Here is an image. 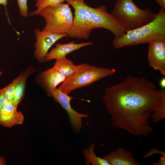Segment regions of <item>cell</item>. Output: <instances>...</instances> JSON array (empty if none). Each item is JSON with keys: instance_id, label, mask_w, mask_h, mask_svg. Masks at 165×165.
<instances>
[{"instance_id": "obj_1", "label": "cell", "mask_w": 165, "mask_h": 165, "mask_svg": "<svg viewBox=\"0 0 165 165\" xmlns=\"http://www.w3.org/2000/svg\"><path fill=\"white\" fill-rule=\"evenodd\" d=\"M144 77L128 75L122 82L105 89V107L112 124L138 136L147 137L153 130L149 123L163 90Z\"/></svg>"}, {"instance_id": "obj_2", "label": "cell", "mask_w": 165, "mask_h": 165, "mask_svg": "<svg viewBox=\"0 0 165 165\" xmlns=\"http://www.w3.org/2000/svg\"><path fill=\"white\" fill-rule=\"evenodd\" d=\"M74 9L72 26L67 36L77 39H88L92 30L106 29L115 37L126 32L123 24L111 13L107 11V7L101 5L93 8L86 5L84 0H64Z\"/></svg>"}, {"instance_id": "obj_3", "label": "cell", "mask_w": 165, "mask_h": 165, "mask_svg": "<svg viewBox=\"0 0 165 165\" xmlns=\"http://www.w3.org/2000/svg\"><path fill=\"white\" fill-rule=\"evenodd\" d=\"M157 39H165V12L160 9L155 18L142 26L115 37L112 44L116 49L149 43Z\"/></svg>"}, {"instance_id": "obj_4", "label": "cell", "mask_w": 165, "mask_h": 165, "mask_svg": "<svg viewBox=\"0 0 165 165\" xmlns=\"http://www.w3.org/2000/svg\"><path fill=\"white\" fill-rule=\"evenodd\" d=\"M126 31L135 29L152 21L157 13L149 8L142 9L133 0H116L111 13Z\"/></svg>"}, {"instance_id": "obj_5", "label": "cell", "mask_w": 165, "mask_h": 165, "mask_svg": "<svg viewBox=\"0 0 165 165\" xmlns=\"http://www.w3.org/2000/svg\"><path fill=\"white\" fill-rule=\"evenodd\" d=\"M114 69L98 67L86 63L78 65V69L72 76L66 78L58 89L67 95L79 88L90 85L106 77L113 75Z\"/></svg>"}, {"instance_id": "obj_6", "label": "cell", "mask_w": 165, "mask_h": 165, "mask_svg": "<svg viewBox=\"0 0 165 165\" xmlns=\"http://www.w3.org/2000/svg\"><path fill=\"white\" fill-rule=\"evenodd\" d=\"M38 15L42 16L45 21V25L42 31L67 34L73 24L74 17L68 3L62 2L56 6H47Z\"/></svg>"}, {"instance_id": "obj_7", "label": "cell", "mask_w": 165, "mask_h": 165, "mask_svg": "<svg viewBox=\"0 0 165 165\" xmlns=\"http://www.w3.org/2000/svg\"><path fill=\"white\" fill-rule=\"evenodd\" d=\"M51 97H53L66 112L69 122L72 130L76 133H79L82 127V119L88 117L89 114L80 113L74 110L70 104L71 101L74 98L69 96L58 88L53 90Z\"/></svg>"}, {"instance_id": "obj_8", "label": "cell", "mask_w": 165, "mask_h": 165, "mask_svg": "<svg viewBox=\"0 0 165 165\" xmlns=\"http://www.w3.org/2000/svg\"><path fill=\"white\" fill-rule=\"evenodd\" d=\"M36 41L34 53L40 62L45 61L48 52L52 45L59 40L67 36V34H58L48 31H40L36 28L34 30Z\"/></svg>"}, {"instance_id": "obj_9", "label": "cell", "mask_w": 165, "mask_h": 165, "mask_svg": "<svg viewBox=\"0 0 165 165\" xmlns=\"http://www.w3.org/2000/svg\"><path fill=\"white\" fill-rule=\"evenodd\" d=\"M149 44L148 60L149 65L165 75V39H157Z\"/></svg>"}, {"instance_id": "obj_10", "label": "cell", "mask_w": 165, "mask_h": 165, "mask_svg": "<svg viewBox=\"0 0 165 165\" xmlns=\"http://www.w3.org/2000/svg\"><path fill=\"white\" fill-rule=\"evenodd\" d=\"M24 120L23 115L18 112L13 103L8 101L0 111V125L11 127L16 125L22 124Z\"/></svg>"}, {"instance_id": "obj_11", "label": "cell", "mask_w": 165, "mask_h": 165, "mask_svg": "<svg viewBox=\"0 0 165 165\" xmlns=\"http://www.w3.org/2000/svg\"><path fill=\"white\" fill-rule=\"evenodd\" d=\"M66 78L64 75L52 68L42 72L39 75L38 80V82L46 90L48 96L51 97L57 85L63 82Z\"/></svg>"}, {"instance_id": "obj_12", "label": "cell", "mask_w": 165, "mask_h": 165, "mask_svg": "<svg viewBox=\"0 0 165 165\" xmlns=\"http://www.w3.org/2000/svg\"><path fill=\"white\" fill-rule=\"evenodd\" d=\"M102 158L110 165H140L131 152L120 147Z\"/></svg>"}, {"instance_id": "obj_13", "label": "cell", "mask_w": 165, "mask_h": 165, "mask_svg": "<svg viewBox=\"0 0 165 165\" xmlns=\"http://www.w3.org/2000/svg\"><path fill=\"white\" fill-rule=\"evenodd\" d=\"M93 44V42H92L77 43L74 41L65 44L56 43V47L47 53L45 61H48L53 59L57 60L66 57L67 54L73 51Z\"/></svg>"}, {"instance_id": "obj_14", "label": "cell", "mask_w": 165, "mask_h": 165, "mask_svg": "<svg viewBox=\"0 0 165 165\" xmlns=\"http://www.w3.org/2000/svg\"><path fill=\"white\" fill-rule=\"evenodd\" d=\"M35 69L30 67L24 71L18 76V81L16 86L14 94L13 102L17 108L22 99L24 95L26 82L28 77L36 71Z\"/></svg>"}, {"instance_id": "obj_15", "label": "cell", "mask_w": 165, "mask_h": 165, "mask_svg": "<svg viewBox=\"0 0 165 165\" xmlns=\"http://www.w3.org/2000/svg\"><path fill=\"white\" fill-rule=\"evenodd\" d=\"M52 68L68 78L75 74L78 69V65H75L72 61L65 57L56 60Z\"/></svg>"}, {"instance_id": "obj_16", "label": "cell", "mask_w": 165, "mask_h": 165, "mask_svg": "<svg viewBox=\"0 0 165 165\" xmlns=\"http://www.w3.org/2000/svg\"><path fill=\"white\" fill-rule=\"evenodd\" d=\"M95 148V144L92 143L88 147L82 149L86 165H110L105 160L96 155L94 152Z\"/></svg>"}, {"instance_id": "obj_17", "label": "cell", "mask_w": 165, "mask_h": 165, "mask_svg": "<svg viewBox=\"0 0 165 165\" xmlns=\"http://www.w3.org/2000/svg\"><path fill=\"white\" fill-rule=\"evenodd\" d=\"M151 118L156 123L165 118V90L163 89L160 101L156 109L152 112Z\"/></svg>"}, {"instance_id": "obj_18", "label": "cell", "mask_w": 165, "mask_h": 165, "mask_svg": "<svg viewBox=\"0 0 165 165\" xmlns=\"http://www.w3.org/2000/svg\"><path fill=\"white\" fill-rule=\"evenodd\" d=\"M36 9L31 13V15H38L44 8L49 6H54L63 2L64 0H35Z\"/></svg>"}, {"instance_id": "obj_19", "label": "cell", "mask_w": 165, "mask_h": 165, "mask_svg": "<svg viewBox=\"0 0 165 165\" xmlns=\"http://www.w3.org/2000/svg\"><path fill=\"white\" fill-rule=\"evenodd\" d=\"M18 81V78L17 77L11 83L2 89L5 96L9 101L13 102L14 92Z\"/></svg>"}, {"instance_id": "obj_20", "label": "cell", "mask_w": 165, "mask_h": 165, "mask_svg": "<svg viewBox=\"0 0 165 165\" xmlns=\"http://www.w3.org/2000/svg\"><path fill=\"white\" fill-rule=\"evenodd\" d=\"M20 13L21 16L26 17L28 15L27 0H17Z\"/></svg>"}, {"instance_id": "obj_21", "label": "cell", "mask_w": 165, "mask_h": 165, "mask_svg": "<svg viewBox=\"0 0 165 165\" xmlns=\"http://www.w3.org/2000/svg\"><path fill=\"white\" fill-rule=\"evenodd\" d=\"M155 153H159L162 154V156L165 157V152L163 151H161L156 148H152L150 151L145 154L143 157L146 158L149 157Z\"/></svg>"}, {"instance_id": "obj_22", "label": "cell", "mask_w": 165, "mask_h": 165, "mask_svg": "<svg viewBox=\"0 0 165 165\" xmlns=\"http://www.w3.org/2000/svg\"><path fill=\"white\" fill-rule=\"evenodd\" d=\"M8 101L2 89L0 90V111L5 104Z\"/></svg>"}, {"instance_id": "obj_23", "label": "cell", "mask_w": 165, "mask_h": 165, "mask_svg": "<svg viewBox=\"0 0 165 165\" xmlns=\"http://www.w3.org/2000/svg\"><path fill=\"white\" fill-rule=\"evenodd\" d=\"M153 165H165V157L162 156L157 162H153Z\"/></svg>"}, {"instance_id": "obj_24", "label": "cell", "mask_w": 165, "mask_h": 165, "mask_svg": "<svg viewBox=\"0 0 165 165\" xmlns=\"http://www.w3.org/2000/svg\"><path fill=\"white\" fill-rule=\"evenodd\" d=\"M159 5L160 9L163 10L165 9V0H155Z\"/></svg>"}, {"instance_id": "obj_25", "label": "cell", "mask_w": 165, "mask_h": 165, "mask_svg": "<svg viewBox=\"0 0 165 165\" xmlns=\"http://www.w3.org/2000/svg\"><path fill=\"white\" fill-rule=\"evenodd\" d=\"M160 85L161 87L163 89L165 88V77H163L160 80Z\"/></svg>"}, {"instance_id": "obj_26", "label": "cell", "mask_w": 165, "mask_h": 165, "mask_svg": "<svg viewBox=\"0 0 165 165\" xmlns=\"http://www.w3.org/2000/svg\"><path fill=\"white\" fill-rule=\"evenodd\" d=\"M6 163V160L3 156H0V165H5Z\"/></svg>"}, {"instance_id": "obj_27", "label": "cell", "mask_w": 165, "mask_h": 165, "mask_svg": "<svg viewBox=\"0 0 165 165\" xmlns=\"http://www.w3.org/2000/svg\"><path fill=\"white\" fill-rule=\"evenodd\" d=\"M8 0H0V4H2L6 6L7 4Z\"/></svg>"}]
</instances>
